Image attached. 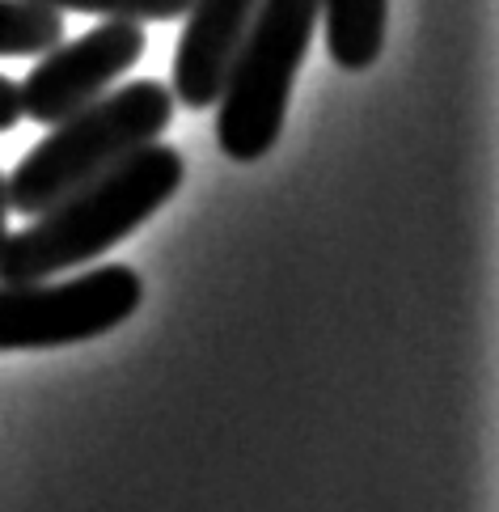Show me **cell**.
<instances>
[{
	"instance_id": "1",
	"label": "cell",
	"mask_w": 499,
	"mask_h": 512,
	"mask_svg": "<svg viewBox=\"0 0 499 512\" xmlns=\"http://www.w3.org/2000/svg\"><path fill=\"white\" fill-rule=\"evenodd\" d=\"M187 166L170 144H144L119 166L81 182L77 191L55 199L34 225L9 233L0 246V284L22 280H55L85 263L102 259L110 246L132 237L157 208L178 195Z\"/></svg>"
},
{
	"instance_id": "2",
	"label": "cell",
	"mask_w": 499,
	"mask_h": 512,
	"mask_svg": "<svg viewBox=\"0 0 499 512\" xmlns=\"http://www.w3.org/2000/svg\"><path fill=\"white\" fill-rule=\"evenodd\" d=\"M178 102L161 81H127L123 89H106L81 111L51 123V132L17 161L5 178L9 212L39 216L55 199L77 191L81 182L119 166L144 144H157L174 123Z\"/></svg>"
},
{
	"instance_id": "3",
	"label": "cell",
	"mask_w": 499,
	"mask_h": 512,
	"mask_svg": "<svg viewBox=\"0 0 499 512\" xmlns=\"http://www.w3.org/2000/svg\"><path fill=\"white\" fill-rule=\"evenodd\" d=\"M322 0H258L216 98V140L233 161H258L284 132L292 81L309 56Z\"/></svg>"
},
{
	"instance_id": "4",
	"label": "cell",
	"mask_w": 499,
	"mask_h": 512,
	"mask_svg": "<svg viewBox=\"0 0 499 512\" xmlns=\"http://www.w3.org/2000/svg\"><path fill=\"white\" fill-rule=\"evenodd\" d=\"M144 284L132 267L102 263L85 276L0 284V352H43L110 335L140 309Z\"/></svg>"
},
{
	"instance_id": "5",
	"label": "cell",
	"mask_w": 499,
	"mask_h": 512,
	"mask_svg": "<svg viewBox=\"0 0 499 512\" xmlns=\"http://www.w3.org/2000/svg\"><path fill=\"white\" fill-rule=\"evenodd\" d=\"M144 47H149L144 26L123 22V17H106L102 26L81 34V39L55 43L26 72V81L17 85L22 119H34L43 127L68 119L72 111L102 98L123 72H132L144 56Z\"/></svg>"
},
{
	"instance_id": "6",
	"label": "cell",
	"mask_w": 499,
	"mask_h": 512,
	"mask_svg": "<svg viewBox=\"0 0 499 512\" xmlns=\"http://www.w3.org/2000/svg\"><path fill=\"white\" fill-rule=\"evenodd\" d=\"M254 9L258 0H191V9L182 13L187 26H182L174 51V102L191 106V111L216 106L233 51L254 22Z\"/></svg>"
},
{
	"instance_id": "7",
	"label": "cell",
	"mask_w": 499,
	"mask_h": 512,
	"mask_svg": "<svg viewBox=\"0 0 499 512\" xmlns=\"http://www.w3.org/2000/svg\"><path fill=\"white\" fill-rule=\"evenodd\" d=\"M326 47L343 72H364L385 47L390 0H322Z\"/></svg>"
},
{
	"instance_id": "8",
	"label": "cell",
	"mask_w": 499,
	"mask_h": 512,
	"mask_svg": "<svg viewBox=\"0 0 499 512\" xmlns=\"http://www.w3.org/2000/svg\"><path fill=\"white\" fill-rule=\"evenodd\" d=\"M64 39V13L39 0H0V56H43Z\"/></svg>"
},
{
	"instance_id": "9",
	"label": "cell",
	"mask_w": 499,
	"mask_h": 512,
	"mask_svg": "<svg viewBox=\"0 0 499 512\" xmlns=\"http://www.w3.org/2000/svg\"><path fill=\"white\" fill-rule=\"evenodd\" d=\"M55 13H94V17H123V22H174L191 9V0H39Z\"/></svg>"
},
{
	"instance_id": "10",
	"label": "cell",
	"mask_w": 499,
	"mask_h": 512,
	"mask_svg": "<svg viewBox=\"0 0 499 512\" xmlns=\"http://www.w3.org/2000/svg\"><path fill=\"white\" fill-rule=\"evenodd\" d=\"M17 119H22V94H17V81L0 72V132H13Z\"/></svg>"
},
{
	"instance_id": "11",
	"label": "cell",
	"mask_w": 499,
	"mask_h": 512,
	"mask_svg": "<svg viewBox=\"0 0 499 512\" xmlns=\"http://www.w3.org/2000/svg\"><path fill=\"white\" fill-rule=\"evenodd\" d=\"M9 237V191H5V174H0V246Z\"/></svg>"
}]
</instances>
